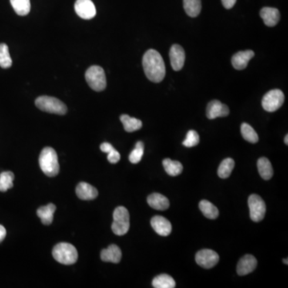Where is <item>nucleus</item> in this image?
I'll return each instance as SVG.
<instances>
[{
	"label": "nucleus",
	"mask_w": 288,
	"mask_h": 288,
	"mask_svg": "<svg viewBox=\"0 0 288 288\" xmlns=\"http://www.w3.org/2000/svg\"><path fill=\"white\" fill-rule=\"evenodd\" d=\"M283 262L284 263H286V264H288L287 259H283Z\"/></svg>",
	"instance_id": "38"
},
{
	"label": "nucleus",
	"mask_w": 288,
	"mask_h": 288,
	"mask_svg": "<svg viewBox=\"0 0 288 288\" xmlns=\"http://www.w3.org/2000/svg\"><path fill=\"white\" fill-rule=\"evenodd\" d=\"M284 142H285V143L286 144V145H288V135H286V136H285Z\"/></svg>",
	"instance_id": "37"
},
{
	"label": "nucleus",
	"mask_w": 288,
	"mask_h": 288,
	"mask_svg": "<svg viewBox=\"0 0 288 288\" xmlns=\"http://www.w3.org/2000/svg\"><path fill=\"white\" fill-rule=\"evenodd\" d=\"M142 67L150 81L160 83L166 75L164 61L158 51L148 50L142 58Z\"/></svg>",
	"instance_id": "1"
},
{
	"label": "nucleus",
	"mask_w": 288,
	"mask_h": 288,
	"mask_svg": "<svg viewBox=\"0 0 288 288\" xmlns=\"http://www.w3.org/2000/svg\"><path fill=\"white\" fill-rule=\"evenodd\" d=\"M75 10L77 15L84 19H91L96 15V8L91 0H76Z\"/></svg>",
	"instance_id": "10"
},
{
	"label": "nucleus",
	"mask_w": 288,
	"mask_h": 288,
	"mask_svg": "<svg viewBox=\"0 0 288 288\" xmlns=\"http://www.w3.org/2000/svg\"><path fill=\"white\" fill-rule=\"evenodd\" d=\"M52 255L57 262L64 265L74 264L78 259L76 248L68 243L55 245L52 251Z\"/></svg>",
	"instance_id": "3"
},
{
	"label": "nucleus",
	"mask_w": 288,
	"mask_h": 288,
	"mask_svg": "<svg viewBox=\"0 0 288 288\" xmlns=\"http://www.w3.org/2000/svg\"><path fill=\"white\" fill-rule=\"evenodd\" d=\"M151 224L154 231L161 236H168L172 230V223L166 218L156 215L152 218Z\"/></svg>",
	"instance_id": "13"
},
{
	"label": "nucleus",
	"mask_w": 288,
	"mask_h": 288,
	"mask_svg": "<svg viewBox=\"0 0 288 288\" xmlns=\"http://www.w3.org/2000/svg\"><path fill=\"white\" fill-rule=\"evenodd\" d=\"M258 171L261 177L265 180H269L273 176V168L269 159L265 157H262L258 160Z\"/></svg>",
	"instance_id": "21"
},
{
	"label": "nucleus",
	"mask_w": 288,
	"mask_h": 288,
	"mask_svg": "<svg viewBox=\"0 0 288 288\" xmlns=\"http://www.w3.org/2000/svg\"><path fill=\"white\" fill-rule=\"evenodd\" d=\"M257 266V259L252 255H246L241 258L237 265V273L243 276L253 272Z\"/></svg>",
	"instance_id": "14"
},
{
	"label": "nucleus",
	"mask_w": 288,
	"mask_h": 288,
	"mask_svg": "<svg viewBox=\"0 0 288 288\" xmlns=\"http://www.w3.org/2000/svg\"><path fill=\"white\" fill-rule=\"evenodd\" d=\"M222 5L226 9H231L235 6L236 0H221Z\"/></svg>",
	"instance_id": "35"
},
{
	"label": "nucleus",
	"mask_w": 288,
	"mask_h": 288,
	"mask_svg": "<svg viewBox=\"0 0 288 288\" xmlns=\"http://www.w3.org/2000/svg\"><path fill=\"white\" fill-rule=\"evenodd\" d=\"M199 209L205 217L209 219H215L219 216L218 208L208 200H202L199 202Z\"/></svg>",
	"instance_id": "23"
},
{
	"label": "nucleus",
	"mask_w": 288,
	"mask_h": 288,
	"mask_svg": "<svg viewBox=\"0 0 288 288\" xmlns=\"http://www.w3.org/2000/svg\"><path fill=\"white\" fill-rule=\"evenodd\" d=\"M76 195L82 200H92L98 196L99 192L88 182H82L77 186Z\"/></svg>",
	"instance_id": "16"
},
{
	"label": "nucleus",
	"mask_w": 288,
	"mask_h": 288,
	"mask_svg": "<svg viewBox=\"0 0 288 288\" xmlns=\"http://www.w3.org/2000/svg\"><path fill=\"white\" fill-rule=\"evenodd\" d=\"M87 83L91 89L95 91H104L107 87L106 75L99 66H91L85 74Z\"/></svg>",
	"instance_id": "6"
},
{
	"label": "nucleus",
	"mask_w": 288,
	"mask_h": 288,
	"mask_svg": "<svg viewBox=\"0 0 288 288\" xmlns=\"http://www.w3.org/2000/svg\"><path fill=\"white\" fill-rule=\"evenodd\" d=\"M120 120L124 125V129L128 132H136L142 126V121L135 119V118H132L128 115H121Z\"/></svg>",
	"instance_id": "22"
},
{
	"label": "nucleus",
	"mask_w": 288,
	"mask_h": 288,
	"mask_svg": "<svg viewBox=\"0 0 288 288\" xmlns=\"http://www.w3.org/2000/svg\"><path fill=\"white\" fill-rule=\"evenodd\" d=\"M175 285L176 283L173 278L167 274L159 275L152 281V286L155 288H174Z\"/></svg>",
	"instance_id": "24"
},
{
	"label": "nucleus",
	"mask_w": 288,
	"mask_h": 288,
	"mask_svg": "<svg viewBox=\"0 0 288 288\" xmlns=\"http://www.w3.org/2000/svg\"><path fill=\"white\" fill-rule=\"evenodd\" d=\"M12 59L9 53V49L7 44H0V67L4 69L11 68Z\"/></svg>",
	"instance_id": "31"
},
{
	"label": "nucleus",
	"mask_w": 288,
	"mask_h": 288,
	"mask_svg": "<svg viewBox=\"0 0 288 288\" xmlns=\"http://www.w3.org/2000/svg\"><path fill=\"white\" fill-rule=\"evenodd\" d=\"M56 207L53 203H49L47 206L40 207L37 210V215L40 218L41 221L44 225L51 224L54 219Z\"/></svg>",
	"instance_id": "20"
},
{
	"label": "nucleus",
	"mask_w": 288,
	"mask_h": 288,
	"mask_svg": "<svg viewBox=\"0 0 288 288\" xmlns=\"http://www.w3.org/2000/svg\"><path fill=\"white\" fill-rule=\"evenodd\" d=\"M219 256L216 252L210 249H203L199 251L195 255L196 263L206 269H210L217 264Z\"/></svg>",
	"instance_id": "9"
},
{
	"label": "nucleus",
	"mask_w": 288,
	"mask_h": 288,
	"mask_svg": "<svg viewBox=\"0 0 288 288\" xmlns=\"http://www.w3.org/2000/svg\"><path fill=\"white\" fill-rule=\"evenodd\" d=\"M148 203L155 210L165 211L169 208L170 202L164 195L153 193L148 197Z\"/></svg>",
	"instance_id": "19"
},
{
	"label": "nucleus",
	"mask_w": 288,
	"mask_h": 288,
	"mask_svg": "<svg viewBox=\"0 0 288 288\" xmlns=\"http://www.w3.org/2000/svg\"><path fill=\"white\" fill-rule=\"evenodd\" d=\"M162 165L167 173L171 176H177L180 175L183 170V167L180 162L173 161L170 159H165L162 161Z\"/></svg>",
	"instance_id": "26"
},
{
	"label": "nucleus",
	"mask_w": 288,
	"mask_h": 288,
	"mask_svg": "<svg viewBox=\"0 0 288 288\" xmlns=\"http://www.w3.org/2000/svg\"><path fill=\"white\" fill-rule=\"evenodd\" d=\"M10 2L17 15L24 16L29 14L31 11L30 0H10Z\"/></svg>",
	"instance_id": "27"
},
{
	"label": "nucleus",
	"mask_w": 288,
	"mask_h": 288,
	"mask_svg": "<svg viewBox=\"0 0 288 288\" xmlns=\"http://www.w3.org/2000/svg\"><path fill=\"white\" fill-rule=\"evenodd\" d=\"M241 134L243 135V139L251 143H256L259 141L258 134L252 126L246 122H243L241 125Z\"/></svg>",
	"instance_id": "29"
},
{
	"label": "nucleus",
	"mask_w": 288,
	"mask_h": 288,
	"mask_svg": "<svg viewBox=\"0 0 288 288\" xmlns=\"http://www.w3.org/2000/svg\"><path fill=\"white\" fill-rule=\"evenodd\" d=\"M255 56V52L251 50L239 51L234 55L232 58V64L236 70H243L248 67V63Z\"/></svg>",
	"instance_id": "15"
},
{
	"label": "nucleus",
	"mask_w": 288,
	"mask_h": 288,
	"mask_svg": "<svg viewBox=\"0 0 288 288\" xmlns=\"http://www.w3.org/2000/svg\"><path fill=\"white\" fill-rule=\"evenodd\" d=\"M6 235H7V231H6L5 228L2 225H0V243L5 239Z\"/></svg>",
	"instance_id": "36"
},
{
	"label": "nucleus",
	"mask_w": 288,
	"mask_h": 288,
	"mask_svg": "<svg viewBox=\"0 0 288 288\" xmlns=\"http://www.w3.org/2000/svg\"><path fill=\"white\" fill-rule=\"evenodd\" d=\"M39 166L46 175L55 177L59 172L58 155L53 148H45L39 155Z\"/></svg>",
	"instance_id": "2"
},
{
	"label": "nucleus",
	"mask_w": 288,
	"mask_h": 288,
	"mask_svg": "<svg viewBox=\"0 0 288 288\" xmlns=\"http://www.w3.org/2000/svg\"><path fill=\"white\" fill-rule=\"evenodd\" d=\"M15 175L11 172H4L0 174V192H5L13 188Z\"/></svg>",
	"instance_id": "30"
},
{
	"label": "nucleus",
	"mask_w": 288,
	"mask_h": 288,
	"mask_svg": "<svg viewBox=\"0 0 288 288\" xmlns=\"http://www.w3.org/2000/svg\"><path fill=\"white\" fill-rule=\"evenodd\" d=\"M285 96L283 91L279 89L271 90L263 96L262 106L268 112H274L282 107Z\"/></svg>",
	"instance_id": "7"
},
{
	"label": "nucleus",
	"mask_w": 288,
	"mask_h": 288,
	"mask_svg": "<svg viewBox=\"0 0 288 288\" xmlns=\"http://www.w3.org/2000/svg\"><path fill=\"white\" fill-rule=\"evenodd\" d=\"M199 142V135L197 132L191 130L187 134L186 139L182 142V144L187 148H192L197 146Z\"/></svg>",
	"instance_id": "33"
},
{
	"label": "nucleus",
	"mask_w": 288,
	"mask_h": 288,
	"mask_svg": "<svg viewBox=\"0 0 288 288\" xmlns=\"http://www.w3.org/2000/svg\"><path fill=\"white\" fill-rule=\"evenodd\" d=\"M230 113L229 108L219 100H212L207 107V117L209 119H216L218 117H226Z\"/></svg>",
	"instance_id": "12"
},
{
	"label": "nucleus",
	"mask_w": 288,
	"mask_h": 288,
	"mask_svg": "<svg viewBox=\"0 0 288 288\" xmlns=\"http://www.w3.org/2000/svg\"><path fill=\"white\" fill-rule=\"evenodd\" d=\"M144 152L143 142L139 141L135 144V148L132 151V153L130 154L129 160L132 163H138L142 159Z\"/></svg>",
	"instance_id": "32"
},
{
	"label": "nucleus",
	"mask_w": 288,
	"mask_h": 288,
	"mask_svg": "<svg viewBox=\"0 0 288 288\" xmlns=\"http://www.w3.org/2000/svg\"><path fill=\"white\" fill-rule=\"evenodd\" d=\"M183 8L188 16L197 17L202 9L201 0H183Z\"/></svg>",
	"instance_id": "25"
},
{
	"label": "nucleus",
	"mask_w": 288,
	"mask_h": 288,
	"mask_svg": "<svg viewBox=\"0 0 288 288\" xmlns=\"http://www.w3.org/2000/svg\"><path fill=\"white\" fill-rule=\"evenodd\" d=\"M108 159L111 163H117L120 160V154L117 152L115 148L108 152Z\"/></svg>",
	"instance_id": "34"
},
{
	"label": "nucleus",
	"mask_w": 288,
	"mask_h": 288,
	"mask_svg": "<svg viewBox=\"0 0 288 288\" xmlns=\"http://www.w3.org/2000/svg\"><path fill=\"white\" fill-rule=\"evenodd\" d=\"M130 228V215L124 207L115 208L113 213V222L111 225L112 232L116 235H124Z\"/></svg>",
	"instance_id": "5"
},
{
	"label": "nucleus",
	"mask_w": 288,
	"mask_h": 288,
	"mask_svg": "<svg viewBox=\"0 0 288 288\" xmlns=\"http://www.w3.org/2000/svg\"><path fill=\"white\" fill-rule=\"evenodd\" d=\"M35 105L41 111L56 115H65L68 112L66 105L55 97L40 96L35 100Z\"/></svg>",
	"instance_id": "4"
},
{
	"label": "nucleus",
	"mask_w": 288,
	"mask_h": 288,
	"mask_svg": "<svg viewBox=\"0 0 288 288\" xmlns=\"http://www.w3.org/2000/svg\"><path fill=\"white\" fill-rule=\"evenodd\" d=\"M248 206L250 209L251 219L254 222H260L266 215V204L259 195H251L248 199Z\"/></svg>",
	"instance_id": "8"
},
{
	"label": "nucleus",
	"mask_w": 288,
	"mask_h": 288,
	"mask_svg": "<svg viewBox=\"0 0 288 288\" xmlns=\"http://www.w3.org/2000/svg\"><path fill=\"white\" fill-rule=\"evenodd\" d=\"M101 259L104 262L119 263L122 258V252L117 245H110L107 249L101 252Z\"/></svg>",
	"instance_id": "17"
},
{
	"label": "nucleus",
	"mask_w": 288,
	"mask_h": 288,
	"mask_svg": "<svg viewBox=\"0 0 288 288\" xmlns=\"http://www.w3.org/2000/svg\"><path fill=\"white\" fill-rule=\"evenodd\" d=\"M169 55L173 70L176 71H180L184 66V49L179 44H174L170 50Z\"/></svg>",
	"instance_id": "11"
},
{
	"label": "nucleus",
	"mask_w": 288,
	"mask_h": 288,
	"mask_svg": "<svg viewBox=\"0 0 288 288\" xmlns=\"http://www.w3.org/2000/svg\"><path fill=\"white\" fill-rule=\"evenodd\" d=\"M235 168V161L231 158L222 160L218 169V175L221 179H228Z\"/></svg>",
	"instance_id": "28"
},
{
	"label": "nucleus",
	"mask_w": 288,
	"mask_h": 288,
	"mask_svg": "<svg viewBox=\"0 0 288 288\" xmlns=\"http://www.w3.org/2000/svg\"><path fill=\"white\" fill-rule=\"evenodd\" d=\"M261 18L268 27H275L280 19V13L279 10L274 8H263L260 11Z\"/></svg>",
	"instance_id": "18"
}]
</instances>
